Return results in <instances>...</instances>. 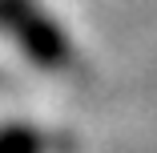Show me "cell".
I'll return each instance as SVG.
<instances>
[{"label": "cell", "mask_w": 157, "mask_h": 153, "mask_svg": "<svg viewBox=\"0 0 157 153\" xmlns=\"http://www.w3.org/2000/svg\"><path fill=\"white\" fill-rule=\"evenodd\" d=\"M0 33H8L16 48L40 69H65L73 60L65 28L52 24L36 0H0Z\"/></svg>", "instance_id": "obj_1"}, {"label": "cell", "mask_w": 157, "mask_h": 153, "mask_svg": "<svg viewBox=\"0 0 157 153\" xmlns=\"http://www.w3.org/2000/svg\"><path fill=\"white\" fill-rule=\"evenodd\" d=\"M44 133H36V129H4L0 133V153H44Z\"/></svg>", "instance_id": "obj_2"}]
</instances>
